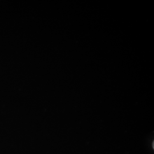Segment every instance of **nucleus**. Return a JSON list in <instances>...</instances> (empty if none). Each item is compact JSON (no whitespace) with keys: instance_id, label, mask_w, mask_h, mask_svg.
<instances>
[]
</instances>
